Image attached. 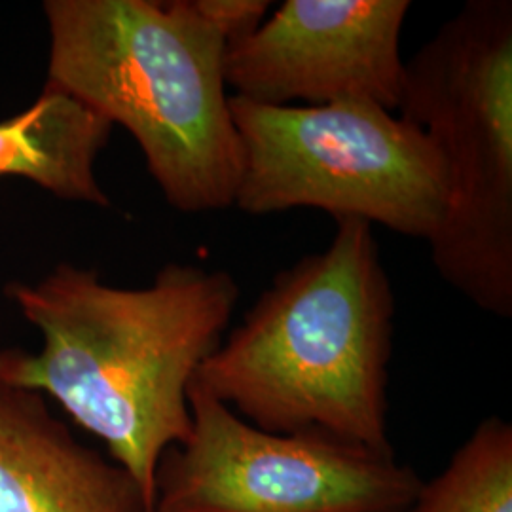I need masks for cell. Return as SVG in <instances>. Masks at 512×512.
Listing matches in <instances>:
<instances>
[{"label":"cell","mask_w":512,"mask_h":512,"mask_svg":"<svg viewBox=\"0 0 512 512\" xmlns=\"http://www.w3.org/2000/svg\"><path fill=\"white\" fill-rule=\"evenodd\" d=\"M395 315L374 226L338 220L329 247L275 275L192 384L262 431H315L393 452Z\"/></svg>","instance_id":"7a4b0ae2"},{"label":"cell","mask_w":512,"mask_h":512,"mask_svg":"<svg viewBox=\"0 0 512 512\" xmlns=\"http://www.w3.org/2000/svg\"><path fill=\"white\" fill-rule=\"evenodd\" d=\"M408 0H287L228 46L232 95L272 107L368 101L397 112Z\"/></svg>","instance_id":"52a82bcc"},{"label":"cell","mask_w":512,"mask_h":512,"mask_svg":"<svg viewBox=\"0 0 512 512\" xmlns=\"http://www.w3.org/2000/svg\"><path fill=\"white\" fill-rule=\"evenodd\" d=\"M194 4L228 46L253 35L274 6L270 0H194Z\"/></svg>","instance_id":"8fae6325"},{"label":"cell","mask_w":512,"mask_h":512,"mask_svg":"<svg viewBox=\"0 0 512 512\" xmlns=\"http://www.w3.org/2000/svg\"><path fill=\"white\" fill-rule=\"evenodd\" d=\"M399 114L439 148L448 209L429 251L478 310L512 317V2L471 0L406 61Z\"/></svg>","instance_id":"277c9868"},{"label":"cell","mask_w":512,"mask_h":512,"mask_svg":"<svg viewBox=\"0 0 512 512\" xmlns=\"http://www.w3.org/2000/svg\"><path fill=\"white\" fill-rule=\"evenodd\" d=\"M46 88L128 129L165 202L234 207L241 143L226 93L228 42L194 0H48Z\"/></svg>","instance_id":"3957f363"},{"label":"cell","mask_w":512,"mask_h":512,"mask_svg":"<svg viewBox=\"0 0 512 512\" xmlns=\"http://www.w3.org/2000/svg\"><path fill=\"white\" fill-rule=\"evenodd\" d=\"M114 126L69 93L46 88L0 122V181L25 179L61 200L109 207L95 164Z\"/></svg>","instance_id":"9c48e42d"},{"label":"cell","mask_w":512,"mask_h":512,"mask_svg":"<svg viewBox=\"0 0 512 512\" xmlns=\"http://www.w3.org/2000/svg\"><path fill=\"white\" fill-rule=\"evenodd\" d=\"M6 293L40 330L42 349H2L0 382L54 399L107 446L154 512L158 465L192 429L188 387L238 308L234 275L171 262L152 285L120 289L63 262Z\"/></svg>","instance_id":"6da1fadb"},{"label":"cell","mask_w":512,"mask_h":512,"mask_svg":"<svg viewBox=\"0 0 512 512\" xmlns=\"http://www.w3.org/2000/svg\"><path fill=\"white\" fill-rule=\"evenodd\" d=\"M0 512H152L133 476L37 391L0 382Z\"/></svg>","instance_id":"ba28073f"},{"label":"cell","mask_w":512,"mask_h":512,"mask_svg":"<svg viewBox=\"0 0 512 512\" xmlns=\"http://www.w3.org/2000/svg\"><path fill=\"white\" fill-rule=\"evenodd\" d=\"M404 512H512V425L480 421Z\"/></svg>","instance_id":"30bf717a"},{"label":"cell","mask_w":512,"mask_h":512,"mask_svg":"<svg viewBox=\"0 0 512 512\" xmlns=\"http://www.w3.org/2000/svg\"><path fill=\"white\" fill-rule=\"evenodd\" d=\"M192 429L165 452L154 512H404L420 475L395 452L323 433H270L190 384Z\"/></svg>","instance_id":"8992f818"},{"label":"cell","mask_w":512,"mask_h":512,"mask_svg":"<svg viewBox=\"0 0 512 512\" xmlns=\"http://www.w3.org/2000/svg\"><path fill=\"white\" fill-rule=\"evenodd\" d=\"M241 143L234 207L247 215L317 209L429 243L448 209L433 139L368 101L272 107L230 95Z\"/></svg>","instance_id":"5b68a950"}]
</instances>
